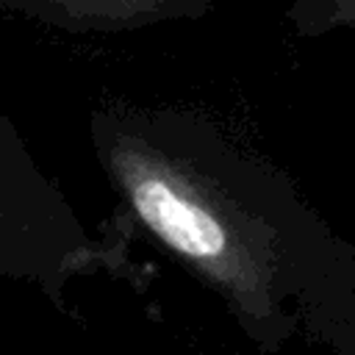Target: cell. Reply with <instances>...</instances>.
<instances>
[{
	"label": "cell",
	"mask_w": 355,
	"mask_h": 355,
	"mask_svg": "<svg viewBox=\"0 0 355 355\" xmlns=\"http://www.w3.org/2000/svg\"><path fill=\"white\" fill-rule=\"evenodd\" d=\"M294 28L305 36L324 33L338 25H355V3L333 0V3H300L288 11Z\"/></svg>",
	"instance_id": "277c9868"
},
{
	"label": "cell",
	"mask_w": 355,
	"mask_h": 355,
	"mask_svg": "<svg viewBox=\"0 0 355 355\" xmlns=\"http://www.w3.org/2000/svg\"><path fill=\"white\" fill-rule=\"evenodd\" d=\"M97 158L136 222L219 297L261 352L300 336V302L352 247L266 155L200 108L94 119Z\"/></svg>",
	"instance_id": "6da1fadb"
},
{
	"label": "cell",
	"mask_w": 355,
	"mask_h": 355,
	"mask_svg": "<svg viewBox=\"0 0 355 355\" xmlns=\"http://www.w3.org/2000/svg\"><path fill=\"white\" fill-rule=\"evenodd\" d=\"M36 11L47 19H58L72 28H136L169 22L178 17H200L208 11L205 3L183 0H100V3H47L36 6Z\"/></svg>",
	"instance_id": "3957f363"
},
{
	"label": "cell",
	"mask_w": 355,
	"mask_h": 355,
	"mask_svg": "<svg viewBox=\"0 0 355 355\" xmlns=\"http://www.w3.org/2000/svg\"><path fill=\"white\" fill-rule=\"evenodd\" d=\"M300 333L327 355H355V244L300 302Z\"/></svg>",
	"instance_id": "7a4b0ae2"
}]
</instances>
